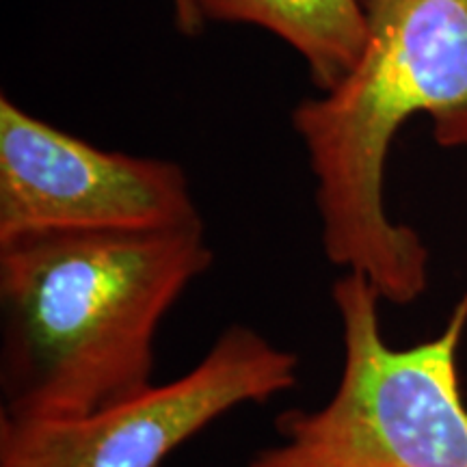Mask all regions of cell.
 Listing matches in <instances>:
<instances>
[{"mask_svg":"<svg viewBox=\"0 0 467 467\" xmlns=\"http://www.w3.org/2000/svg\"><path fill=\"white\" fill-rule=\"evenodd\" d=\"M210 265L203 223L0 241L3 416L80 418L150 388L156 331Z\"/></svg>","mask_w":467,"mask_h":467,"instance_id":"1","label":"cell"},{"mask_svg":"<svg viewBox=\"0 0 467 467\" xmlns=\"http://www.w3.org/2000/svg\"><path fill=\"white\" fill-rule=\"evenodd\" d=\"M366 44L329 91L292 110L317 182L327 260L359 273L381 301L429 288V249L389 219L385 162L396 134L426 115L441 148H467V0H359Z\"/></svg>","mask_w":467,"mask_h":467,"instance_id":"2","label":"cell"},{"mask_svg":"<svg viewBox=\"0 0 467 467\" xmlns=\"http://www.w3.org/2000/svg\"><path fill=\"white\" fill-rule=\"evenodd\" d=\"M331 296L344 347L336 392L312 411L282 413L279 441L249 467H467L459 377L467 299L433 340L394 348L364 275L344 273Z\"/></svg>","mask_w":467,"mask_h":467,"instance_id":"3","label":"cell"},{"mask_svg":"<svg viewBox=\"0 0 467 467\" xmlns=\"http://www.w3.org/2000/svg\"><path fill=\"white\" fill-rule=\"evenodd\" d=\"M299 359L232 325L182 377L80 418H0V467H161L210 422L296 383Z\"/></svg>","mask_w":467,"mask_h":467,"instance_id":"4","label":"cell"},{"mask_svg":"<svg viewBox=\"0 0 467 467\" xmlns=\"http://www.w3.org/2000/svg\"><path fill=\"white\" fill-rule=\"evenodd\" d=\"M203 223L184 169L109 151L0 98V241Z\"/></svg>","mask_w":467,"mask_h":467,"instance_id":"5","label":"cell"},{"mask_svg":"<svg viewBox=\"0 0 467 467\" xmlns=\"http://www.w3.org/2000/svg\"><path fill=\"white\" fill-rule=\"evenodd\" d=\"M203 22L254 25L299 55L312 83L329 91L353 69L366 44L359 0H192Z\"/></svg>","mask_w":467,"mask_h":467,"instance_id":"6","label":"cell"},{"mask_svg":"<svg viewBox=\"0 0 467 467\" xmlns=\"http://www.w3.org/2000/svg\"><path fill=\"white\" fill-rule=\"evenodd\" d=\"M173 3V14H175V25L182 35H197L202 33V28L206 22L202 20V16L197 14V7L192 0H171Z\"/></svg>","mask_w":467,"mask_h":467,"instance_id":"7","label":"cell"}]
</instances>
